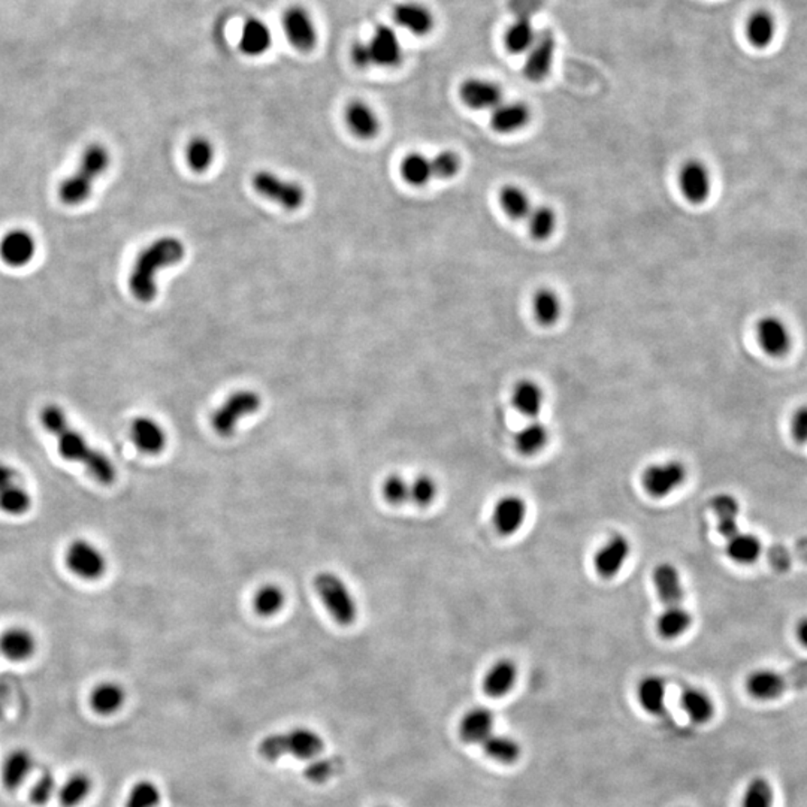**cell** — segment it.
Returning <instances> with one entry per match:
<instances>
[{
	"label": "cell",
	"mask_w": 807,
	"mask_h": 807,
	"mask_svg": "<svg viewBox=\"0 0 807 807\" xmlns=\"http://www.w3.org/2000/svg\"><path fill=\"white\" fill-rule=\"evenodd\" d=\"M41 423L45 431L54 436L61 458L86 466L89 474L100 484L109 486L116 482L117 470L113 461L99 449L93 447L86 436L70 425L68 416L61 407L56 404L43 407Z\"/></svg>",
	"instance_id": "obj_1"
},
{
	"label": "cell",
	"mask_w": 807,
	"mask_h": 807,
	"mask_svg": "<svg viewBox=\"0 0 807 807\" xmlns=\"http://www.w3.org/2000/svg\"><path fill=\"white\" fill-rule=\"evenodd\" d=\"M186 249L180 239L174 237L159 238L139 253L130 271L129 289L135 298L150 303L157 295V274L160 269L182 262Z\"/></svg>",
	"instance_id": "obj_2"
},
{
	"label": "cell",
	"mask_w": 807,
	"mask_h": 807,
	"mask_svg": "<svg viewBox=\"0 0 807 807\" xmlns=\"http://www.w3.org/2000/svg\"><path fill=\"white\" fill-rule=\"evenodd\" d=\"M324 737L308 727H296L283 733L269 734L258 745L259 755L267 761L289 755L298 760H313L324 751Z\"/></svg>",
	"instance_id": "obj_3"
},
{
	"label": "cell",
	"mask_w": 807,
	"mask_h": 807,
	"mask_svg": "<svg viewBox=\"0 0 807 807\" xmlns=\"http://www.w3.org/2000/svg\"><path fill=\"white\" fill-rule=\"evenodd\" d=\"M111 155L102 144H91L82 155L81 162L70 178H66L59 191L61 201L66 205H80L90 196L93 183L109 168Z\"/></svg>",
	"instance_id": "obj_4"
},
{
	"label": "cell",
	"mask_w": 807,
	"mask_h": 807,
	"mask_svg": "<svg viewBox=\"0 0 807 807\" xmlns=\"http://www.w3.org/2000/svg\"><path fill=\"white\" fill-rule=\"evenodd\" d=\"M314 587L320 598L340 625L353 624L358 615L356 603L346 583L333 573H319L314 577Z\"/></svg>",
	"instance_id": "obj_5"
},
{
	"label": "cell",
	"mask_w": 807,
	"mask_h": 807,
	"mask_svg": "<svg viewBox=\"0 0 807 807\" xmlns=\"http://www.w3.org/2000/svg\"><path fill=\"white\" fill-rule=\"evenodd\" d=\"M687 479V465L678 459H667L646 466L640 475V483L649 497L665 498L683 486Z\"/></svg>",
	"instance_id": "obj_6"
},
{
	"label": "cell",
	"mask_w": 807,
	"mask_h": 807,
	"mask_svg": "<svg viewBox=\"0 0 807 807\" xmlns=\"http://www.w3.org/2000/svg\"><path fill=\"white\" fill-rule=\"evenodd\" d=\"M262 399L253 390H239L230 395L211 416V427L221 436H232L238 422L259 410Z\"/></svg>",
	"instance_id": "obj_7"
},
{
	"label": "cell",
	"mask_w": 807,
	"mask_h": 807,
	"mask_svg": "<svg viewBox=\"0 0 807 807\" xmlns=\"http://www.w3.org/2000/svg\"><path fill=\"white\" fill-rule=\"evenodd\" d=\"M65 562L70 573L84 580H96L107 571L104 552L90 540H72L66 548Z\"/></svg>",
	"instance_id": "obj_8"
},
{
	"label": "cell",
	"mask_w": 807,
	"mask_h": 807,
	"mask_svg": "<svg viewBox=\"0 0 807 807\" xmlns=\"http://www.w3.org/2000/svg\"><path fill=\"white\" fill-rule=\"evenodd\" d=\"M253 187L264 198L277 202L286 210H298L305 201V192L298 183L286 182L277 174L259 171L253 175Z\"/></svg>",
	"instance_id": "obj_9"
},
{
	"label": "cell",
	"mask_w": 807,
	"mask_h": 807,
	"mask_svg": "<svg viewBox=\"0 0 807 807\" xmlns=\"http://www.w3.org/2000/svg\"><path fill=\"white\" fill-rule=\"evenodd\" d=\"M365 45H367L371 66L397 68L404 57L401 39L398 36V32L386 24L376 27L372 35L365 41Z\"/></svg>",
	"instance_id": "obj_10"
},
{
	"label": "cell",
	"mask_w": 807,
	"mask_h": 807,
	"mask_svg": "<svg viewBox=\"0 0 807 807\" xmlns=\"http://www.w3.org/2000/svg\"><path fill=\"white\" fill-rule=\"evenodd\" d=\"M283 31L286 38L299 52H308L317 43V27L307 9L303 6H290L283 14Z\"/></svg>",
	"instance_id": "obj_11"
},
{
	"label": "cell",
	"mask_w": 807,
	"mask_h": 807,
	"mask_svg": "<svg viewBox=\"0 0 807 807\" xmlns=\"http://www.w3.org/2000/svg\"><path fill=\"white\" fill-rule=\"evenodd\" d=\"M630 553V540L624 534H614L594 553V570L601 578L616 577L628 561Z\"/></svg>",
	"instance_id": "obj_12"
},
{
	"label": "cell",
	"mask_w": 807,
	"mask_h": 807,
	"mask_svg": "<svg viewBox=\"0 0 807 807\" xmlns=\"http://www.w3.org/2000/svg\"><path fill=\"white\" fill-rule=\"evenodd\" d=\"M557 39L550 29L537 33L536 41L528 50L527 61L523 66V75L532 82L543 81L552 70L553 57H555Z\"/></svg>",
	"instance_id": "obj_13"
},
{
	"label": "cell",
	"mask_w": 807,
	"mask_h": 807,
	"mask_svg": "<svg viewBox=\"0 0 807 807\" xmlns=\"http://www.w3.org/2000/svg\"><path fill=\"white\" fill-rule=\"evenodd\" d=\"M679 187L690 202H706L712 192V177L708 166L699 160H688L679 171Z\"/></svg>",
	"instance_id": "obj_14"
},
{
	"label": "cell",
	"mask_w": 807,
	"mask_h": 807,
	"mask_svg": "<svg viewBox=\"0 0 807 807\" xmlns=\"http://www.w3.org/2000/svg\"><path fill=\"white\" fill-rule=\"evenodd\" d=\"M528 505L519 495H504L493 505V523L500 536H514L527 519Z\"/></svg>",
	"instance_id": "obj_15"
},
{
	"label": "cell",
	"mask_w": 807,
	"mask_h": 807,
	"mask_svg": "<svg viewBox=\"0 0 807 807\" xmlns=\"http://www.w3.org/2000/svg\"><path fill=\"white\" fill-rule=\"evenodd\" d=\"M459 737L466 745H482L495 733V715L483 706L470 708L462 715L458 726Z\"/></svg>",
	"instance_id": "obj_16"
},
{
	"label": "cell",
	"mask_w": 807,
	"mask_h": 807,
	"mask_svg": "<svg viewBox=\"0 0 807 807\" xmlns=\"http://www.w3.org/2000/svg\"><path fill=\"white\" fill-rule=\"evenodd\" d=\"M462 102L471 109H493L502 102L500 86L483 78H470L459 87Z\"/></svg>",
	"instance_id": "obj_17"
},
{
	"label": "cell",
	"mask_w": 807,
	"mask_h": 807,
	"mask_svg": "<svg viewBox=\"0 0 807 807\" xmlns=\"http://www.w3.org/2000/svg\"><path fill=\"white\" fill-rule=\"evenodd\" d=\"M36 253L35 238L27 230H15L5 235L0 242V258L14 268L31 264Z\"/></svg>",
	"instance_id": "obj_18"
},
{
	"label": "cell",
	"mask_w": 807,
	"mask_h": 807,
	"mask_svg": "<svg viewBox=\"0 0 807 807\" xmlns=\"http://www.w3.org/2000/svg\"><path fill=\"white\" fill-rule=\"evenodd\" d=\"M130 440L134 441L136 449L145 455H159L166 447V432L147 416H139L130 423Z\"/></svg>",
	"instance_id": "obj_19"
},
{
	"label": "cell",
	"mask_w": 807,
	"mask_h": 807,
	"mask_svg": "<svg viewBox=\"0 0 807 807\" xmlns=\"http://www.w3.org/2000/svg\"><path fill=\"white\" fill-rule=\"evenodd\" d=\"M653 586L656 596L665 605H682L685 598L682 576L678 568L670 562H661L653 568Z\"/></svg>",
	"instance_id": "obj_20"
},
{
	"label": "cell",
	"mask_w": 807,
	"mask_h": 807,
	"mask_svg": "<svg viewBox=\"0 0 807 807\" xmlns=\"http://www.w3.org/2000/svg\"><path fill=\"white\" fill-rule=\"evenodd\" d=\"M36 646L35 635L24 626H11L0 634V653L14 662L31 660Z\"/></svg>",
	"instance_id": "obj_21"
},
{
	"label": "cell",
	"mask_w": 807,
	"mask_h": 807,
	"mask_svg": "<svg viewBox=\"0 0 807 807\" xmlns=\"http://www.w3.org/2000/svg\"><path fill=\"white\" fill-rule=\"evenodd\" d=\"M756 337L761 349L773 358H781L788 353L791 347V335L785 324L776 317H765L756 326Z\"/></svg>",
	"instance_id": "obj_22"
},
{
	"label": "cell",
	"mask_w": 807,
	"mask_h": 807,
	"mask_svg": "<svg viewBox=\"0 0 807 807\" xmlns=\"http://www.w3.org/2000/svg\"><path fill=\"white\" fill-rule=\"evenodd\" d=\"M518 665L511 660H498L484 674L482 688L491 699H502L513 691L518 682Z\"/></svg>",
	"instance_id": "obj_23"
},
{
	"label": "cell",
	"mask_w": 807,
	"mask_h": 807,
	"mask_svg": "<svg viewBox=\"0 0 807 807\" xmlns=\"http://www.w3.org/2000/svg\"><path fill=\"white\" fill-rule=\"evenodd\" d=\"M393 22L416 36H425L434 29V15L425 5L404 2L393 8Z\"/></svg>",
	"instance_id": "obj_24"
},
{
	"label": "cell",
	"mask_w": 807,
	"mask_h": 807,
	"mask_svg": "<svg viewBox=\"0 0 807 807\" xmlns=\"http://www.w3.org/2000/svg\"><path fill=\"white\" fill-rule=\"evenodd\" d=\"M126 703L125 688L113 680L98 683L89 695L91 710L100 717L116 715Z\"/></svg>",
	"instance_id": "obj_25"
},
{
	"label": "cell",
	"mask_w": 807,
	"mask_h": 807,
	"mask_svg": "<svg viewBox=\"0 0 807 807\" xmlns=\"http://www.w3.org/2000/svg\"><path fill=\"white\" fill-rule=\"evenodd\" d=\"M33 756L27 749H14L5 756L0 769V777L5 788L9 791L17 790L24 784L33 770Z\"/></svg>",
	"instance_id": "obj_26"
},
{
	"label": "cell",
	"mask_w": 807,
	"mask_h": 807,
	"mask_svg": "<svg viewBox=\"0 0 807 807\" xmlns=\"http://www.w3.org/2000/svg\"><path fill=\"white\" fill-rule=\"evenodd\" d=\"M683 712L694 724L703 726L715 717V703L708 692L699 687L683 688L679 697Z\"/></svg>",
	"instance_id": "obj_27"
},
{
	"label": "cell",
	"mask_w": 807,
	"mask_h": 807,
	"mask_svg": "<svg viewBox=\"0 0 807 807\" xmlns=\"http://www.w3.org/2000/svg\"><path fill=\"white\" fill-rule=\"evenodd\" d=\"M531 118V111L522 102H501L493 109L491 125L500 134H513L528 125Z\"/></svg>",
	"instance_id": "obj_28"
},
{
	"label": "cell",
	"mask_w": 807,
	"mask_h": 807,
	"mask_svg": "<svg viewBox=\"0 0 807 807\" xmlns=\"http://www.w3.org/2000/svg\"><path fill=\"white\" fill-rule=\"evenodd\" d=\"M272 45V33L267 23L259 18H249L239 35V50L246 56H262Z\"/></svg>",
	"instance_id": "obj_29"
},
{
	"label": "cell",
	"mask_w": 807,
	"mask_h": 807,
	"mask_svg": "<svg viewBox=\"0 0 807 807\" xmlns=\"http://www.w3.org/2000/svg\"><path fill=\"white\" fill-rule=\"evenodd\" d=\"M763 552L761 540L751 532L738 531L727 539L726 553L731 561L740 566H751L760 559Z\"/></svg>",
	"instance_id": "obj_30"
},
{
	"label": "cell",
	"mask_w": 807,
	"mask_h": 807,
	"mask_svg": "<svg viewBox=\"0 0 807 807\" xmlns=\"http://www.w3.org/2000/svg\"><path fill=\"white\" fill-rule=\"evenodd\" d=\"M692 625V615L682 605H665L656 617V633L665 640L679 639Z\"/></svg>",
	"instance_id": "obj_31"
},
{
	"label": "cell",
	"mask_w": 807,
	"mask_h": 807,
	"mask_svg": "<svg viewBox=\"0 0 807 807\" xmlns=\"http://www.w3.org/2000/svg\"><path fill=\"white\" fill-rule=\"evenodd\" d=\"M544 404L543 389L536 381L521 380L511 392V406L528 419H537Z\"/></svg>",
	"instance_id": "obj_32"
},
{
	"label": "cell",
	"mask_w": 807,
	"mask_h": 807,
	"mask_svg": "<svg viewBox=\"0 0 807 807\" xmlns=\"http://www.w3.org/2000/svg\"><path fill=\"white\" fill-rule=\"evenodd\" d=\"M637 699L644 712L660 717L665 710L667 683L661 676H646L637 687Z\"/></svg>",
	"instance_id": "obj_33"
},
{
	"label": "cell",
	"mask_w": 807,
	"mask_h": 807,
	"mask_svg": "<svg viewBox=\"0 0 807 807\" xmlns=\"http://www.w3.org/2000/svg\"><path fill=\"white\" fill-rule=\"evenodd\" d=\"M480 746L489 760L500 763V765H514L522 755L521 743L507 734L493 733Z\"/></svg>",
	"instance_id": "obj_34"
},
{
	"label": "cell",
	"mask_w": 807,
	"mask_h": 807,
	"mask_svg": "<svg viewBox=\"0 0 807 807\" xmlns=\"http://www.w3.org/2000/svg\"><path fill=\"white\" fill-rule=\"evenodd\" d=\"M346 121L350 130L362 139H371L379 134L380 123L376 113L362 100H353L346 108Z\"/></svg>",
	"instance_id": "obj_35"
},
{
	"label": "cell",
	"mask_w": 807,
	"mask_h": 807,
	"mask_svg": "<svg viewBox=\"0 0 807 807\" xmlns=\"http://www.w3.org/2000/svg\"><path fill=\"white\" fill-rule=\"evenodd\" d=\"M713 513L718 519V532L724 539H730L738 530V514H740V504L738 501L730 495V493H719L715 495L710 501Z\"/></svg>",
	"instance_id": "obj_36"
},
{
	"label": "cell",
	"mask_w": 807,
	"mask_h": 807,
	"mask_svg": "<svg viewBox=\"0 0 807 807\" xmlns=\"http://www.w3.org/2000/svg\"><path fill=\"white\" fill-rule=\"evenodd\" d=\"M93 790L91 777L84 772L72 773L57 790V799L61 807H78L84 803Z\"/></svg>",
	"instance_id": "obj_37"
},
{
	"label": "cell",
	"mask_w": 807,
	"mask_h": 807,
	"mask_svg": "<svg viewBox=\"0 0 807 807\" xmlns=\"http://www.w3.org/2000/svg\"><path fill=\"white\" fill-rule=\"evenodd\" d=\"M549 429L544 423L532 420L514 434V449L523 456H534L548 445Z\"/></svg>",
	"instance_id": "obj_38"
},
{
	"label": "cell",
	"mask_w": 807,
	"mask_h": 807,
	"mask_svg": "<svg viewBox=\"0 0 807 807\" xmlns=\"http://www.w3.org/2000/svg\"><path fill=\"white\" fill-rule=\"evenodd\" d=\"M774 35H776V22L769 11L758 9L747 18L746 36L752 47H769Z\"/></svg>",
	"instance_id": "obj_39"
},
{
	"label": "cell",
	"mask_w": 807,
	"mask_h": 807,
	"mask_svg": "<svg viewBox=\"0 0 807 807\" xmlns=\"http://www.w3.org/2000/svg\"><path fill=\"white\" fill-rule=\"evenodd\" d=\"M536 38L537 32L532 26L531 17L519 15L505 32V47L513 54H522L531 48Z\"/></svg>",
	"instance_id": "obj_40"
},
{
	"label": "cell",
	"mask_w": 807,
	"mask_h": 807,
	"mask_svg": "<svg viewBox=\"0 0 807 807\" xmlns=\"http://www.w3.org/2000/svg\"><path fill=\"white\" fill-rule=\"evenodd\" d=\"M500 203L502 211L513 221H527L532 210L530 196L514 184H507L501 189Z\"/></svg>",
	"instance_id": "obj_41"
},
{
	"label": "cell",
	"mask_w": 807,
	"mask_h": 807,
	"mask_svg": "<svg viewBox=\"0 0 807 807\" xmlns=\"http://www.w3.org/2000/svg\"><path fill=\"white\" fill-rule=\"evenodd\" d=\"M561 301L558 295L550 289L537 290L532 298V311L536 320L543 326H552L557 324L561 315Z\"/></svg>",
	"instance_id": "obj_42"
},
{
	"label": "cell",
	"mask_w": 807,
	"mask_h": 807,
	"mask_svg": "<svg viewBox=\"0 0 807 807\" xmlns=\"http://www.w3.org/2000/svg\"><path fill=\"white\" fill-rule=\"evenodd\" d=\"M32 507V495L20 482L0 489V510L11 516L26 514Z\"/></svg>",
	"instance_id": "obj_43"
},
{
	"label": "cell",
	"mask_w": 807,
	"mask_h": 807,
	"mask_svg": "<svg viewBox=\"0 0 807 807\" xmlns=\"http://www.w3.org/2000/svg\"><path fill=\"white\" fill-rule=\"evenodd\" d=\"M401 175L411 186H425L431 178H434L431 159L420 153H411L402 160Z\"/></svg>",
	"instance_id": "obj_44"
},
{
	"label": "cell",
	"mask_w": 807,
	"mask_h": 807,
	"mask_svg": "<svg viewBox=\"0 0 807 807\" xmlns=\"http://www.w3.org/2000/svg\"><path fill=\"white\" fill-rule=\"evenodd\" d=\"M162 802L159 785L148 779L135 784L126 795L125 807H157Z\"/></svg>",
	"instance_id": "obj_45"
},
{
	"label": "cell",
	"mask_w": 807,
	"mask_h": 807,
	"mask_svg": "<svg viewBox=\"0 0 807 807\" xmlns=\"http://www.w3.org/2000/svg\"><path fill=\"white\" fill-rule=\"evenodd\" d=\"M528 230L531 237L539 241H544L552 237L553 230L557 228V216L552 208L532 207L530 216L527 217Z\"/></svg>",
	"instance_id": "obj_46"
},
{
	"label": "cell",
	"mask_w": 807,
	"mask_h": 807,
	"mask_svg": "<svg viewBox=\"0 0 807 807\" xmlns=\"http://www.w3.org/2000/svg\"><path fill=\"white\" fill-rule=\"evenodd\" d=\"M285 601V592L280 586L265 585L255 596V610L260 616L271 617L283 609Z\"/></svg>",
	"instance_id": "obj_47"
},
{
	"label": "cell",
	"mask_w": 807,
	"mask_h": 807,
	"mask_svg": "<svg viewBox=\"0 0 807 807\" xmlns=\"http://www.w3.org/2000/svg\"><path fill=\"white\" fill-rule=\"evenodd\" d=\"M772 784L765 777L756 776L747 784L743 794L742 807H773Z\"/></svg>",
	"instance_id": "obj_48"
},
{
	"label": "cell",
	"mask_w": 807,
	"mask_h": 807,
	"mask_svg": "<svg viewBox=\"0 0 807 807\" xmlns=\"http://www.w3.org/2000/svg\"><path fill=\"white\" fill-rule=\"evenodd\" d=\"M186 155L187 164L194 173H203L211 166L214 148L207 138L198 136V138L192 139L187 145Z\"/></svg>",
	"instance_id": "obj_49"
},
{
	"label": "cell",
	"mask_w": 807,
	"mask_h": 807,
	"mask_svg": "<svg viewBox=\"0 0 807 807\" xmlns=\"http://www.w3.org/2000/svg\"><path fill=\"white\" fill-rule=\"evenodd\" d=\"M436 493L438 486L431 475L422 474L410 482V502L413 504L427 507L436 501Z\"/></svg>",
	"instance_id": "obj_50"
},
{
	"label": "cell",
	"mask_w": 807,
	"mask_h": 807,
	"mask_svg": "<svg viewBox=\"0 0 807 807\" xmlns=\"http://www.w3.org/2000/svg\"><path fill=\"white\" fill-rule=\"evenodd\" d=\"M383 497L393 505H401L410 501V482L398 474L389 475L383 483Z\"/></svg>",
	"instance_id": "obj_51"
},
{
	"label": "cell",
	"mask_w": 807,
	"mask_h": 807,
	"mask_svg": "<svg viewBox=\"0 0 807 807\" xmlns=\"http://www.w3.org/2000/svg\"><path fill=\"white\" fill-rule=\"evenodd\" d=\"M57 781L52 772H43L41 776L36 779L35 784L31 788V802L36 806H43L57 794Z\"/></svg>",
	"instance_id": "obj_52"
},
{
	"label": "cell",
	"mask_w": 807,
	"mask_h": 807,
	"mask_svg": "<svg viewBox=\"0 0 807 807\" xmlns=\"http://www.w3.org/2000/svg\"><path fill=\"white\" fill-rule=\"evenodd\" d=\"M432 173L434 178H454L461 169V159L459 155L454 152H443L432 157Z\"/></svg>",
	"instance_id": "obj_53"
},
{
	"label": "cell",
	"mask_w": 807,
	"mask_h": 807,
	"mask_svg": "<svg viewBox=\"0 0 807 807\" xmlns=\"http://www.w3.org/2000/svg\"><path fill=\"white\" fill-rule=\"evenodd\" d=\"M335 770H337V763L333 761V758H317L315 756L310 760V765L305 767L304 773H305L308 781L322 784V782L328 781Z\"/></svg>",
	"instance_id": "obj_54"
},
{
	"label": "cell",
	"mask_w": 807,
	"mask_h": 807,
	"mask_svg": "<svg viewBox=\"0 0 807 807\" xmlns=\"http://www.w3.org/2000/svg\"><path fill=\"white\" fill-rule=\"evenodd\" d=\"M791 436L799 445L807 443V406H802L791 418Z\"/></svg>",
	"instance_id": "obj_55"
},
{
	"label": "cell",
	"mask_w": 807,
	"mask_h": 807,
	"mask_svg": "<svg viewBox=\"0 0 807 807\" xmlns=\"http://www.w3.org/2000/svg\"><path fill=\"white\" fill-rule=\"evenodd\" d=\"M352 61H353L354 65L358 66L359 70L372 68L365 41H358V42L354 43L353 48H352Z\"/></svg>",
	"instance_id": "obj_56"
},
{
	"label": "cell",
	"mask_w": 807,
	"mask_h": 807,
	"mask_svg": "<svg viewBox=\"0 0 807 807\" xmlns=\"http://www.w3.org/2000/svg\"><path fill=\"white\" fill-rule=\"evenodd\" d=\"M18 482V471L6 462L0 461V489Z\"/></svg>",
	"instance_id": "obj_57"
},
{
	"label": "cell",
	"mask_w": 807,
	"mask_h": 807,
	"mask_svg": "<svg viewBox=\"0 0 807 807\" xmlns=\"http://www.w3.org/2000/svg\"><path fill=\"white\" fill-rule=\"evenodd\" d=\"M795 637L799 640L800 644H803L807 648V616L802 617L795 625Z\"/></svg>",
	"instance_id": "obj_58"
}]
</instances>
